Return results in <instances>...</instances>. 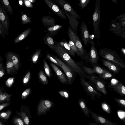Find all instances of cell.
I'll return each mask as SVG.
<instances>
[{
	"mask_svg": "<svg viewBox=\"0 0 125 125\" xmlns=\"http://www.w3.org/2000/svg\"><path fill=\"white\" fill-rule=\"evenodd\" d=\"M55 45L54 47V51L65 63L74 72L78 74L80 77H85L86 74L84 73L81 69V65H79L74 61L69 54L61 46L54 41Z\"/></svg>",
	"mask_w": 125,
	"mask_h": 125,
	"instance_id": "6da1fadb",
	"label": "cell"
},
{
	"mask_svg": "<svg viewBox=\"0 0 125 125\" xmlns=\"http://www.w3.org/2000/svg\"><path fill=\"white\" fill-rule=\"evenodd\" d=\"M98 54L104 59L114 62L121 68H125V63L115 50L106 47L100 49Z\"/></svg>",
	"mask_w": 125,
	"mask_h": 125,
	"instance_id": "7a4b0ae2",
	"label": "cell"
},
{
	"mask_svg": "<svg viewBox=\"0 0 125 125\" xmlns=\"http://www.w3.org/2000/svg\"><path fill=\"white\" fill-rule=\"evenodd\" d=\"M68 35L69 39L74 42L78 50L79 56L86 62H88V53L83 47L77 34L75 33L69 26L68 29Z\"/></svg>",
	"mask_w": 125,
	"mask_h": 125,
	"instance_id": "3957f363",
	"label": "cell"
},
{
	"mask_svg": "<svg viewBox=\"0 0 125 125\" xmlns=\"http://www.w3.org/2000/svg\"><path fill=\"white\" fill-rule=\"evenodd\" d=\"M100 1L96 0L92 18L94 34L95 37L97 39L101 37L100 30Z\"/></svg>",
	"mask_w": 125,
	"mask_h": 125,
	"instance_id": "277c9868",
	"label": "cell"
},
{
	"mask_svg": "<svg viewBox=\"0 0 125 125\" xmlns=\"http://www.w3.org/2000/svg\"><path fill=\"white\" fill-rule=\"evenodd\" d=\"M86 77L89 80L90 83L94 84L97 90L104 95L107 94L105 87L107 83L98 76L94 74H86Z\"/></svg>",
	"mask_w": 125,
	"mask_h": 125,
	"instance_id": "5b68a950",
	"label": "cell"
},
{
	"mask_svg": "<svg viewBox=\"0 0 125 125\" xmlns=\"http://www.w3.org/2000/svg\"><path fill=\"white\" fill-rule=\"evenodd\" d=\"M54 103L51 100L46 99H42L38 103L36 110L38 116H40L46 115V113L52 108Z\"/></svg>",
	"mask_w": 125,
	"mask_h": 125,
	"instance_id": "8992f818",
	"label": "cell"
},
{
	"mask_svg": "<svg viewBox=\"0 0 125 125\" xmlns=\"http://www.w3.org/2000/svg\"><path fill=\"white\" fill-rule=\"evenodd\" d=\"M85 77L80 78V83L87 94L91 96L92 100H95L96 97L100 98L102 96L100 93L96 90L93 87L85 80Z\"/></svg>",
	"mask_w": 125,
	"mask_h": 125,
	"instance_id": "52a82bcc",
	"label": "cell"
},
{
	"mask_svg": "<svg viewBox=\"0 0 125 125\" xmlns=\"http://www.w3.org/2000/svg\"><path fill=\"white\" fill-rule=\"evenodd\" d=\"M52 56L60 64V67L62 68L67 78L69 85H71L75 79L76 73L60 59L55 56Z\"/></svg>",
	"mask_w": 125,
	"mask_h": 125,
	"instance_id": "ba28073f",
	"label": "cell"
},
{
	"mask_svg": "<svg viewBox=\"0 0 125 125\" xmlns=\"http://www.w3.org/2000/svg\"><path fill=\"white\" fill-rule=\"evenodd\" d=\"M89 43L91 44V47L88 53V59L89 62L92 67L98 66L99 55L95 46V43L92 39H90Z\"/></svg>",
	"mask_w": 125,
	"mask_h": 125,
	"instance_id": "9c48e42d",
	"label": "cell"
},
{
	"mask_svg": "<svg viewBox=\"0 0 125 125\" xmlns=\"http://www.w3.org/2000/svg\"><path fill=\"white\" fill-rule=\"evenodd\" d=\"M0 22L3 27L2 37H4L8 33L10 21L7 12L2 8L1 4H0Z\"/></svg>",
	"mask_w": 125,
	"mask_h": 125,
	"instance_id": "30bf717a",
	"label": "cell"
},
{
	"mask_svg": "<svg viewBox=\"0 0 125 125\" xmlns=\"http://www.w3.org/2000/svg\"><path fill=\"white\" fill-rule=\"evenodd\" d=\"M16 114L20 117L24 121L25 125H30L31 117L30 110L29 107L25 105L21 106L20 111H16Z\"/></svg>",
	"mask_w": 125,
	"mask_h": 125,
	"instance_id": "8fae6325",
	"label": "cell"
},
{
	"mask_svg": "<svg viewBox=\"0 0 125 125\" xmlns=\"http://www.w3.org/2000/svg\"><path fill=\"white\" fill-rule=\"evenodd\" d=\"M89 113L96 123L102 125H118L117 123L109 121L104 117L95 113L89 109Z\"/></svg>",
	"mask_w": 125,
	"mask_h": 125,
	"instance_id": "7c38bea8",
	"label": "cell"
},
{
	"mask_svg": "<svg viewBox=\"0 0 125 125\" xmlns=\"http://www.w3.org/2000/svg\"><path fill=\"white\" fill-rule=\"evenodd\" d=\"M55 1L56 3L60 5L62 9L71 14L76 19H81V17L73 8L69 2L64 0H57Z\"/></svg>",
	"mask_w": 125,
	"mask_h": 125,
	"instance_id": "4fadbf2b",
	"label": "cell"
},
{
	"mask_svg": "<svg viewBox=\"0 0 125 125\" xmlns=\"http://www.w3.org/2000/svg\"><path fill=\"white\" fill-rule=\"evenodd\" d=\"M80 68L82 71L86 74L95 73L99 75L102 74L109 70L105 69L99 65L95 66L93 68H91L85 65H82Z\"/></svg>",
	"mask_w": 125,
	"mask_h": 125,
	"instance_id": "5bb4252c",
	"label": "cell"
},
{
	"mask_svg": "<svg viewBox=\"0 0 125 125\" xmlns=\"http://www.w3.org/2000/svg\"><path fill=\"white\" fill-rule=\"evenodd\" d=\"M44 1L49 8L55 14L63 19H66L63 10L54 2L51 0H44Z\"/></svg>",
	"mask_w": 125,
	"mask_h": 125,
	"instance_id": "9a60e30c",
	"label": "cell"
},
{
	"mask_svg": "<svg viewBox=\"0 0 125 125\" xmlns=\"http://www.w3.org/2000/svg\"><path fill=\"white\" fill-rule=\"evenodd\" d=\"M114 20L112 21L111 25H110L109 30L113 31L115 35L124 38L121 33L125 36V34L123 33V32H125V28L121 25L119 23H117Z\"/></svg>",
	"mask_w": 125,
	"mask_h": 125,
	"instance_id": "2e32d148",
	"label": "cell"
},
{
	"mask_svg": "<svg viewBox=\"0 0 125 125\" xmlns=\"http://www.w3.org/2000/svg\"><path fill=\"white\" fill-rule=\"evenodd\" d=\"M82 40L85 46L86 47L89 43L90 39L89 37V31L85 23L83 22L80 27Z\"/></svg>",
	"mask_w": 125,
	"mask_h": 125,
	"instance_id": "e0dca14e",
	"label": "cell"
},
{
	"mask_svg": "<svg viewBox=\"0 0 125 125\" xmlns=\"http://www.w3.org/2000/svg\"><path fill=\"white\" fill-rule=\"evenodd\" d=\"M101 61L109 70L115 74L119 73L121 70L120 67L112 62L104 59H102Z\"/></svg>",
	"mask_w": 125,
	"mask_h": 125,
	"instance_id": "ac0fdd59",
	"label": "cell"
},
{
	"mask_svg": "<svg viewBox=\"0 0 125 125\" xmlns=\"http://www.w3.org/2000/svg\"><path fill=\"white\" fill-rule=\"evenodd\" d=\"M50 65L56 75L61 83L67 84H68L67 79L65 75L60 69L52 63L50 62Z\"/></svg>",
	"mask_w": 125,
	"mask_h": 125,
	"instance_id": "d6986e66",
	"label": "cell"
},
{
	"mask_svg": "<svg viewBox=\"0 0 125 125\" xmlns=\"http://www.w3.org/2000/svg\"><path fill=\"white\" fill-rule=\"evenodd\" d=\"M68 18L72 30L76 33H77L78 30V26L79 21L71 14L66 12L62 9V10Z\"/></svg>",
	"mask_w": 125,
	"mask_h": 125,
	"instance_id": "ffe728a7",
	"label": "cell"
},
{
	"mask_svg": "<svg viewBox=\"0 0 125 125\" xmlns=\"http://www.w3.org/2000/svg\"><path fill=\"white\" fill-rule=\"evenodd\" d=\"M7 59L12 62L14 64L15 69L18 70L20 67V62L19 58L15 53L11 52L7 53Z\"/></svg>",
	"mask_w": 125,
	"mask_h": 125,
	"instance_id": "44dd1931",
	"label": "cell"
},
{
	"mask_svg": "<svg viewBox=\"0 0 125 125\" xmlns=\"http://www.w3.org/2000/svg\"><path fill=\"white\" fill-rule=\"evenodd\" d=\"M41 21L43 25L48 28L55 25V20L52 17L49 16H44L42 17Z\"/></svg>",
	"mask_w": 125,
	"mask_h": 125,
	"instance_id": "7402d4cb",
	"label": "cell"
},
{
	"mask_svg": "<svg viewBox=\"0 0 125 125\" xmlns=\"http://www.w3.org/2000/svg\"><path fill=\"white\" fill-rule=\"evenodd\" d=\"M77 103L85 116L89 117L90 116L89 109L87 107L84 100L83 98H81L78 100Z\"/></svg>",
	"mask_w": 125,
	"mask_h": 125,
	"instance_id": "603a6c76",
	"label": "cell"
},
{
	"mask_svg": "<svg viewBox=\"0 0 125 125\" xmlns=\"http://www.w3.org/2000/svg\"><path fill=\"white\" fill-rule=\"evenodd\" d=\"M56 42L62 46L69 54L74 57L75 55L74 52L71 48L68 43L64 40Z\"/></svg>",
	"mask_w": 125,
	"mask_h": 125,
	"instance_id": "cb8c5ba5",
	"label": "cell"
},
{
	"mask_svg": "<svg viewBox=\"0 0 125 125\" xmlns=\"http://www.w3.org/2000/svg\"><path fill=\"white\" fill-rule=\"evenodd\" d=\"M62 27V25H58L48 28L47 31L48 32V34L53 37L57 34Z\"/></svg>",
	"mask_w": 125,
	"mask_h": 125,
	"instance_id": "d4e9b609",
	"label": "cell"
},
{
	"mask_svg": "<svg viewBox=\"0 0 125 125\" xmlns=\"http://www.w3.org/2000/svg\"><path fill=\"white\" fill-rule=\"evenodd\" d=\"M32 31L31 28L26 29L19 35L14 40L13 43H18L24 39Z\"/></svg>",
	"mask_w": 125,
	"mask_h": 125,
	"instance_id": "484cf974",
	"label": "cell"
},
{
	"mask_svg": "<svg viewBox=\"0 0 125 125\" xmlns=\"http://www.w3.org/2000/svg\"><path fill=\"white\" fill-rule=\"evenodd\" d=\"M112 89L118 94L123 96H125V86L120 81Z\"/></svg>",
	"mask_w": 125,
	"mask_h": 125,
	"instance_id": "4316f807",
	"label": "cell"
},
{
	"mask_svg": "<svg viewBox=\"0 0 125 125\" xmlns=\"http://www.w3.org/2000/svg\"><path fill=\"white\" fill-rule=\"evenodd\" d=\"M1 5L4 9L11 15L13 12V9L11 4L8 0H0Z\"/></svg>",
	"mask_w": 125,
	"mask_h": 125,
	"instance_id": "83f0119b",
	"label": "cell"
},
{
	"mask_svg": "<svg viewBox=\"0 0 125 125\" xmlns=\"http://www.w3.org/2000/svg\"><path fill=\"white\" fill-rule=\"evenodd\" d=\"M44 42L51 49L54 51V41L52 37L48 34L45 35L43 37Z\"/></svg>",
	"mask_w": 125,
	"mask_h": 125,
	"instance_id": "f1b7e54d",
	"label": "cell"
},
{
	"mask_svg": "<svg viewBox=\"0 0 125 125\" xmlns=\"http://www.w3.org/2000/svg\"><path fill=\"white\" fill-rule=\"evenodd\" d=\"M38 76L40 81L43 85H46L48 84L47 78L42 70H40L38 73Z\"/></svg>",
	"mask_w": 125,
	"mask_h": 125,
	"instance_id": "f546056e",
	"label": "cell"
},
{
	"mask_svg": "<svg viewBox=\"0 0 125 125\" xmlns=\"http://www.w3.org/2000/svg\"><path fill=\"white\" fill-rule=\"evenodd\" d=\"M115 74L109 70L102 74L99 75L98 76L104 80H107L114 77Z\"/></svg>",
	"mask_w": 125,
	"mask_h": 125,
	"instance_id": "4dcf8cb0",
	"label": "cell"
},
{
	"mask_svg": "<svg viewBox=\"0 0 125 125\" xmlns=\"http://www.w3.org/2000/svg\"><path fill=\"white\" fill-rule=\"evenodd\" d=\"M12 94H9L5 93H2L0 90V103L4 101H9L10 100Z\"/></svg>",
	"mask_w": 125,
	"mask_h": 125,
	"instance_id": "1f68e13d",
	"label": "cell"
},
{
	"mask_svg": "<svg viewBox=\"0 0 125 125\" xmlns=\"http://www.w3.org/2000/svg\"><path fill=\"white\" fill-rule=\"evenodd\" d=\"M101 106L103 110L105 112L109 114H111L112 110L111 107L106 101L101 102Z\"/></svg>",
	"mask_w": 125,
	"mask_h": 125,
	"instance_id": "d6a6232c",
	"label": "cell"
},
{
	"mask_svg": "<svg viewBox=\"0 0 125 125\" xmlns=\"http://www.w3.org/2000/svg\"><path fill=\"white\" fill-rule=\"evenodd\" d=\"M31 17H28L25 13L22 12L21 16V23L25 24L31 22Z\"/></svg>",
	"mask_w": 125,
	"mask_h": 125,
	"instance_id": "836d02e7",
	"label": "cell"
},
{
	"mask_svg": "<svg viewBox=\"0 0 125 125\" xmlns=\"http://www.w3.org/2000/svg\"><path fill=\"white\" fill-rule=\"evenodd\" d=\"M12 122L13 125H25L23 120L20 116L13 117Z\"/></svg>",
	"mask_w": 125,
	"mask_h": 125,
	"instance_id": "e575fe53",
	"label": "cell"
},
{
	"mask_svg": "<svg viewBox=\"0 0 125 125\" xmlns=\"http://www.w3.org/2000/svg\"><path fill=\"white\" fill-rule=\"evenodd\" d=\"M12 113V111L10 110L2 112L0 113V118L4 120L8 119Z\"/></svg>",
	"mask_w": 125,
	"mask_h": 125,
	"instance_id": "d590c367",
	"label": "cell"
},
{
	"mask_svg": "<svg viewBox=\"0 0 125 125\" xmlns=\"http://www.w3.org/2000/svg\"><path fill=\"white\" fill-rule=\"evenodd\" d=\"M6 69L8 74L10 73L14 69H15L14 64L8 60H7L6 63Z\"/></svg>",
	"mask_w": 125,
	"mask_h": 125,
	"instance_id": "8d00e7d4",
	"label": "cell"
},
{
	"mask_svg": "<svg viewBox=\"0 0 125 125\" xmlns=\"http://www.w3.org/2000/svg\"><path fill=\"white\" fill-rule=\"evenodd\" d=\"M43 64L45 73L49 78L50 79L51 77V74L50 68L45 59L43 60Z\"/></svg>",
	"mask_w": 125,
	"mask_h": 125,
	"instance_id": "74e56055",
	"label": "cell"
},
{
	"mask_svg": "<svg viewBox=\"0 0 125 125\" xmlns=\"http://www.w3.org/2000/svg\"><path fill=\"white\" fill-rule=\"evenodd\" d=\"M41 51V49H38L35 51L33 54L32 57V62L34 64H35L37 62Z\"/></svg>",
	"mask_w": 125,
	"mask_h": 125,
	"instance_id": "f35d334b",
	"label": "cell"
},
{
	"mask_svg": "<svg viewBox=\"0 0 125 125\" xmlns=\"http://www.w3.org/2000/svg\"><path fill=\"white\" fill-rule=\"evenodd\" d=\"M115 101L118 104V105L123 109H125V100L122 99H120L116 97H114Z\"/></svg>",
	"mask_w": 125,
	"mask_h": 125,
	"instance_id": "ab89813d",
	"label": "cell"
},
{
	"mask_svg": "<svg viewBox=\"0 0 125 125\" xmlns=\"http://www.w3.org/2000/svg\"><path fill=\"white\" fill-rule=\"evenodd\" d=\"M68 44L75 53H76L79 56V54L78 50L74 42L70 39H69Z\"/></svg>",
	"mask_w": 125,
	"mask_h": 125,
	"instance_id": "60d3db41",
	"label": "cell"
},
{
	"mask_svg": "<svg viewBox=\"0 0 125 125\" xmlns=\"http://www.w3.org/2000/svg\"><path fill=\"white\" fill-rule=\"evenodd\" d=\"M31 88L26 89L22 94L21 99H24L26 98L31 93Z\"/></svg>",
	"mask_w": 125,
	"mask_h": 125,
	"instance_id": "b9f144b4",
	"label": "cell"
},
{
	"mask_svg": "<svg viewBox=\"0 0 125 125\" xmlns=\"http://www.w3.org/2000/svg\"><path fill=\"white\" fill-rule=\"evenodd\" d=\"M120 82L117 79L115 78H113L111 80L110 83L108 84V86L111 88L115 86Z\"/></svg>",
	"mask_w": 125,
	"mask_h": 125,
	"instance_id": "7bdbcfd3",
	"label": "cell"
},
{
	"mask_svg": "<svg viewBox=\"0 0 125 125\" xmlns=\"http://www.w3.org/2000/svg\"><path fill=\"white\" fill-rule=\"evenodd\" d=\"M46 58L53 63L60 67V65L57 60L52 56V55L49 53H47L46 55Z\"/></svg>",
	"mask_w": 125,
	"mask_h": 125,
	"instance_id": "ee69618b",
	"label": "cell"
},
{
	"mask_svg": "<svg viewBox=\"0 0 125 125\" xmlns=\"http://www.w3.org/2000/svg\"><path fill=\"white\" fill-rule=\"evenodd\" d=\"M90 1L91 0H79V5L81 9H84Z\"/></svg>",
	"mask_w": 125,
	"mask_h": 125,
	"instance_id": "f6af8a7d",
	"label": "cell"
},
{
	"mask_svg": "<svg viewBox=\"0 0 125 125\" xmlns=\"http://www.w3.org/2000/svg\"><path fill=\"white\" fill-rule=\"evenodd\" d=\"M31 76V72L29 71L26 74L23 79V84H26L29 83L30 80Z\"/></svg>",
	"mask_w": 125,
	"mask_h": 125,
	"instance_id": "bcb514c9",
	"label": "cell"
},
{
	"mask_svg": "<svg viewBox=\"0 0 125 125\" xmlns=\"http://www.w3.org/2000/svg\"><path fill=\"white\" fill-rule=\"evenodd\" d=\"M58 92L59 94L65 99H69L70 94L68 91L65 90H62L59 91Z\"/></svg>",
	"mask_w": 125,
	"mask_h": 125,
	"instance_id": "7dc6e473",
	"label": "cell"
},
{
	"mask_svg": "<svg viewBox=\"0 0 125 125\" xmlns=\"http://www.w3.org/2000/svg\"><path fill=\"white\" fill-rule=\"evenodd\" d=\"M117 113L120 119L125 122V112L122 110H119L117 111Z\"/></svg>",
	"mask_w": 125,
	"mask_h": 125,
	"instance_id": "c3c4849f",
	"label": "cell"
},
{
	"mask_svg": "<svg viewBox=\"0 0 125 125\" xmlns=\"http://www.w3.org/2000/svg\"><path fill=\"white\" fill-rule=\"evenodd\" d=\"M14 78L13 77H10L6 81V85L8 87L11 86L14 83Z\"/></svg>",
	"mask_w": 125,
	"mask_h": 125,
	"instance_id": "681fc988",
	"label": "cell"
},
{
	"mask_svg": "<svg viewBox=\"0 0 125 125\" xmlns=\"http://www.w3.org/2000/svg\"><path fill=\"white\" fill-rule=\"evenodd\" d=\"M10 102H6L0 104V111L10 105Z\"/></svg>",
	"mask_w": 125,
	"mask_h": 125,
	"instance_id": "f907efd6",
	"label": "cell"
},
{
	"mask_svg": "<svg viewBox=\"0 0 125 125\" xmlns=\"http://www.w3.org/2000/svg\"><path fill=\"white\" fill-rule=\"evenodd\" d=\"M23 1L26 7L30 8H32L33 7V4L29 0H25Z\"/></svg>",
	"mask_w": 125,
	"mask_h": 125,
	"instance_id": "816d5d0a",
	"label": "cell"
},
{
	"mask_svg": "<svg viewBox=\"0 0 125 125\" xmlns=\"http://www.w3.org/2000/svg\"><path fill=\"white\" fill-rule=\"evenodd\" d=\"M125 13H124L123 14L118 16L116 18V19H118L120 22L123 21H124L125 20Z\"/></svg>",
	"mask_w": 125,
	"mask_h": 125,
	"instance_id": "f5cc1de1",
	"label": "cell"
},
{
	"mask_svg": "<svg viewBox=\"0 0 125 125\" xmlns=\"http://www.w3.org/2000/svg\"><path fill=\"white\" fill-rule=\"evenodd\" d=\"M4 69L2 67L0 69V78L4 76Z\"/></svg>",
	"mask_w": 125,
	"mask_h": 125,
	"instance_id": "db71d44e",
	"label": "cell"
},
{
	"mask_svg": "<svg viewBox=\"0 0 125 125\" xmlns=\"http://www.w3.org/2000/svg\"><path fill=\"white\" fill-rule=\"evenodd\" d=\"M125 21H121L120 22V23H119L123 27L125 28Z\"/></svg>",
	"mask_w": 125,
	"mask_h": 125,
	"instance_id": "11a10c76",
	"label": "cell"
},
{
	"mask_svg": "<svg viewBox=\"0 0 125 125\" xmlns=\"http://www.w3.org/2000/svg\"><path fill=\"white\" fill-rule=\"evenodd\" d=\"M121 51L124 56H125V49L124 48H122L121 49Z\"/></svg>",
	"mask_w": 125,
	"mask_h": 125,
	"instance_id": "9f6ffc18",
	"label": "cell"
},
{
	"mask_svg": "<svg viewBox=\"0 0 125 125\" xmlns=\"http://www.w3.org/2000/svg\"><path fill=\"white\" fill-rule=\"evenodd\" d=\"M1 35L2 37L3 35V29L2 28H0V36Z\"/></svg>",
	"mask_w": 125,
	"mask_h": 125,
	"instance_id": "6f0895ef",
	"label": "cell"
},
{
	"mask_svg": "<svg viewBox=\"0 0 125 125\" xmlns=\"http://www.w3.org/2000/svg\"><path fill=\"white\" fill-rule=\"evenodd\" d=\"M23 0H19V4L21 6H22L23 4Z\"/></svg>",
	"mask_w": 125,
	"mask_h": 125,
	"instance_id": "680465c9",
	"label": "cell"
},
{
	"mask_svg": "<svg viewBox=\"0 0 125 125\" xmlns=\"http://www.w3.org/2000/svg\"><path fill=\"white\" fill-rule=\"evenodd\" d=\"M89 125H99L98 124L94 123H90L89 124Z\"/></svg>",
	"mask_w": 125,
	"mask_h": 125,
	"instance_id": "91938a15",
	"label": "cell"
},
{
	"mask_svg": "<svg viewBox=\"0 0 125 125\" xmlns=\"http://www.w3.org/2000/svg\"><path fill=\"white\" fill-rule=\"evenodd\" d=\"M0 125H6L2 121H0Z\"/></svg>",
	"mask_w": 125,
	"mask_h": 125,
	"instance_id": "94428289",
	"label": "cell"
},
{
	"mask_svg": "<svg viewBox=\"0 0 125 125\" xmlns=\"http://www.w3.org/2000/svg\"><path fill=\"white\" fill-rule=\"evenodd\" d=\"M29 0L32 3H34L36 1L35 0Z\"/></svg>",
	"mask_w": 125,
	"mask_h": 125,
	"instance_id": "6125c7cd",
	"label": "cell"
},
{
	"mask_svg": "<svg viewBox=\"0 0 125 125\" xmlns=\"http://www.w3.org/2000/svg\"><path fill=\"white\" fill-rule=\"evenodd\" d=\"M112 1L114 3L117 4V0H112Z\"/></svg>",
	"mask_w": 125,
	"mask_h": 125,
	"instance_id": "be15d7a7",
	"label": "cell"
},
{
	"mask_svg": "<svg viewBox=\"0 0 125 125\" xmlns=\"http://www.w3.org/2000/svg\"><path fill=\"white\" fill-rule=\"evenodd\" d=\"M0 28L3 29V27H2V25L1 24V22H0Z\"/></svg>",
	"mask_w": 125,
	"mask_h": 125,
	"instance_id": "e7e4bbea",
	"label": "cell"
},
{
	"mask_svg": "<svg viewBox=\"0 0 125 125\" xmlns=\"http://www.w3.org/2000/svg\"><path fill=\"white\" fill-rule=\"evenodd\" d=\"M1 67H2V64L0 62V69L1 68Z\"/></svg>",
	"mask_w": 125,
	"mask_h": 125,
	"instance_id": "03108f58",
	"label": "cell"
},
{
	"mask_svg": "<svg viewBox=\"0 0 125 125\" xmlns=\"http://www.w3.org/2000/svg\"><path fill=\"white\" fill-rule=\"evenodd\" d=\"M0 41H1V40H0Z\"/></svg>",
	"mask_w": 125,
	"mask_h": 125,
	"instance_id": "003e7915",
	"label": "cell"
}]
</instances>
